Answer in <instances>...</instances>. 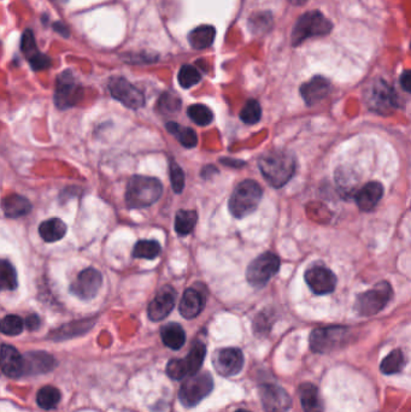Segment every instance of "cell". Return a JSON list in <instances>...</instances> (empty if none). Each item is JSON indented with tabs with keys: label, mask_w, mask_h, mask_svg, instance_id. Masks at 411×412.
I'll return each mask as SVG.
<instances>
[{
	"label": "cell",
	"mask_w": 411,
	"mask_h": 412,
	"mask_svg": "<svg viewBox=\"0 0 411 412\" xmlns=\"http://www.w3.org/2000/svg\"><path fill=\"white\" fill-rule=\"evenodd\" d=\"M262 175L274 188L285 186L296 172V159L292 154L281 150L265 152L258 159Z\"/></svg>",
	"instance_id": "6da1fadb"
},
{
	"label": "cell",
	"mask_w": 411,
	"mask_h": 412,
	"mask_svg": "<svg viewBox=\"0 0 411 412\" xmlns=\"http://www.w3.org/2000/svg\"><path fill=\"white\" fill-rule=\"evenodd\" d=\"M163 186L158 179L135 175L126 190V204L131 208H149L160 199Z\"/></svg>",
	"instance_id": "7a4b0ae2"
},
{
	"label": "cell",
	"mask_w": 411,
	"mask_h": 412,
	"mask_svg": "<svg viewBox=\"0 0 411 412\" xmlns=\"http://www.w3.org/2000/svg\"><path fill=\"white\" fill-rule=\"evenodd\" d=\"M262 195L263 190L256 181L245 180L240 182L229 199V211L235 218L246 217L258 208Z\"/></svg>",
	"instance_id": "3957f363"
},
{
	"label": "cell",
	"mask_w": 411,
	"mask_h": 412,
	"mask_svg": "<svg viewBox=\"0 0 411 412\" xmlns=\"http://www.w3.org/2000/svg\"><path fill=\"white\" fill-rule=\"evenodd\" d=\"M333 24L319 11H310L301 16L294 24L292 32V45L299 46L304 41L314 37H324L332 31Z\"/></svg>",
	"instance_id": "277c9868"
},
{
	"label": "cell",
	"mask_w": 411,
	"mask_h": 412,
	"mask_svg": "<svg viewBox=\"0 0 411 412\" xmlns=\"http://www.w3.org/2000/svg\"><path fill=\"white\" fill-rule=\"evenodd\" d=\"M392 287L389 282H379L371 290H367L357 297L355 308L361 316L368 318L376 315L381 310H384L385 306L389 304L392 298Z\"/></svg>",
	"instance_id": "5b68a950"
},
{
	"label": "cell",
	"mask_w": 411,
	"mask_h": 412,
	"mask_svg": "<svg viewBox=\"0 0 411 412\" xmlns=\"http://www.w3.org/2000/svg\"><path fill=\"white\" fill-rule=\"evenodd\" d=\"M350 336L346 327L334 326L317 328L310 336V347L316 354H329L343 347Z\"/></svg>",
	"instance_id": "8992f818"
},
{
	"label": "cell",
	"mask_w": 411,
	"mask_h": 412,
	"mask_svg": "<svg viewBox=\"0 0 411 412\" xmlns=\"http://www.w3.org/2000/svg\"><path fill=\"white\" fill-rule=\"evenodd\" d=\"M214 388V380L210 374L204 372L199 375L190 376V379L183 382L178 390V399L186 408H193L196 404L206 399Z\"/></svg>",
	"instance_id": "52a82bcc"
},
{
	"label": "cell",
	"mask_w": 411,
	"mask_h": 412,
	"mask_svg": "<svg viewBox=\"0 0 411 412\" xmlns=\"http://www.w3.org/2000/svg\"><path fill=\"white\" fill-rule=\"evenodd\" d=\"M206 356V345L196 343L190 354L183 359H173L167 365V374L173 380H183L186 376H192L199 372Z\"/></svg>",
	"instance_id": "ba28073f"
},
{
	"label": "cell",
	"mask_w": 411,
	"mask_h": 412,
	"mask_svg": "<svg viewBox=\"0 0 411 412\" xmlns=\"http://www.w3.org/2000/svg\"><path fill=\"white\" fill-rule=\"evenodd\" d=\"M83 88L70 70H65L57 77L55 104L60 110L70 109L81 101Z\"/></svg>",
	"instance_id": "9c48e42d"
},
{
	"label": "cell",
	"mask_w": 411,
	"mask_h": 412,
	"mask_svg": "<svg viewBox=\"0 0 411 412\" xmlns=\"http://www.w3.org/2000/svg\"><path fill=\"white\" fill-rule=\"evenodd\" d=\"M280 258L271 252H265L252 261L246 269V280L253 287H263L279 272Z\"/></svg>",
	"instance_id": "30bf717a"
},
{
	"label": "cell",
	"mask_w": 411,
	"mask_h": 412,
	"mask_svg": "<svg viewBox=\"0 0 411 412\" xmlns=\"http://www.w3.org/2000/svg\"><path fill=\"white\" fill-rule=\"evenodd\" d=\"M108 88L112 98L119 100V103H122L129 109H140L145 105V97L142 92L137 90V87L124 77H111L108 83Z\"/></svg>",
	"instance_id": "8fae6325"
},
{
	"label": "cell",
	"mask_w": 411,
	"mask_h": 412,
	"mask_svg": "<svg viewBox=\"0 0 411 412\" xmlns=\"http://www.w3.org/2000/svg\"><path fill=\"white\" fill-rule=\"evenodd\" d=\"M367 101L371 111L380 115H389L398 108L397 94L384 80H379L371 85L367 95Z\"/></svg>",
	"instance_id": "7c38bea8"
},
{
	"label": "cell",
	"mask_w": 411,
	"mask_h": 412,
	"mask_svg": "<svg viewBox=\"0 0 411 412\" xmlns=\"http://www.w3.org/2000/svg\"><path fill=\"white\" fill-rule=\"evenodd\" d=\"M103 285L101 272L94 267H87L78 274L70 286V292L81 300H91L98 295Z\"/></svg>",
	"instance_id": "4fadbf2b"
},
{
	"label": "cell",
	"mask_w": 411,
	"mask_h": 412,
	"mask_svg": "<svg viewBox=\"0 0 411 412\" xmlns=\"http://www.w3.org/2000/svg\"><path fill=\"white\" fill-rule=\"evenodd\" d=\"M304 279L315 295H329L337 287V277L330 269L324 265L309 267L304 274Z\"/></svg>",
	"instance_id": "5bb4252c"
},
{
	"label": "cell",
	"mask_w": 411,
	"mask_h": 412,
	"mask_svg": "<svg viewBox=\"0 0 411 412\" xmlns=\"http://www.w3.org/2000/svg\"><path fill=\"white\" fill-rule=\"evenodd\" d=\"M260 395L265 412H287L292 406V398L280 386L265 384L260 387Z\"/></svg>",
	"instance_id": "9a60e30c"
},
{
	"label": "cell",
	"mask_w": 411,
	"mask_h": 412,
	"mask_svg": "<svg viewBox=\"0 0 411 412\" xmlns=\"http://www.w3.org/2000/svg\"><path fill=\"white\" fill-rule=\"evenodd\" d=\"M212 363L219 375L235 376L242 372L245 358L242 349L228 347L216 351Z\"/></svg>",
	"instance_id": "2e32d148"
},
{
	"label": "cell",
	"mask_w": 411,
	"mask_h": 412,
	"mask_svg": "<svg viewBox=\"0 0 411 412\" xmlns=\"http://www.w3.org/2000/svg\"><path fill=\"white\" fill-rule=\"evenodd\" d=\"M176 303V290L171 286L162 287L147 308L149 318L153 322L165 320L171 311Z\"/></svg>",
	"instance_id": "e0dca14e"
},
{
	"label": "cell",
	"mask_w": 411,
	"mask_h": 412,
	"mask_svg": "<svg viewBox=\"0 0 411 412\" xmlns=\"http://www.w3.org/2000/svg\"><path fill=\"white\" fill-rule=\"evenodd\" d=\"M206 304V295L199 287H191L185 290L178 311L183 315V318L187 320L196 318L199 313L204 310Z\"/></svg>",
	"instance_id": "ac0fdd59"
},
{
	"label": "cell",
	"mask_w": 411,
	"mask_h": 412,
	"mask_svg": "<svg viewBox=\"0 0 411 412\" xmlns=\"http://www.w3.org/2000/svg\"><path fill=\"white\" fill-rule=\"evenodd\" d=\"M56 367V359L51 354L35 351L23 356V375L45 374Z\"/></svg>",
	"instance_id": "d6986e66"
},
{
	"label": "cell",
	"mask_w": 411,
	"mask_h": 412,
	"mask_svg": "<svg viewBox=\"0 0 411 412\" xmlns=\"http://www.w3.org/2000/svg\"><path fill=\"white\" fill-rule=\"evenodd\" d=\"M0 368L1 372L9 377L23 375V356L14 346L1 345L0 347Z\"/></svg>",
	"instance_id": "ffe728a7"
},
{
	"label": "cell",
	"mask_w": 411,
	"mask_h": 412,
	"mask_svg": "<svg viewBox=\"0 0 411 412\" xmlns=\"http://www.w3.org/2000/svg\"><path fill=\"white\" fill-rule=\"evenodd\" d=\"M330 92V83L322 76H315L301 87V95L306 104L311 106L325 99Z\"/></svg>",
	"instance_id": "44dd1931"
},
{
	"label": "cell",
	"mask_w": 411,
	"mask_h": 412,
	"mask_svg": "<svg viewBox=\"0 0 411 412\" xmlns=\"http://www.w3.org/2000/svg\"><path fill=\"white\" fill-rule=\"evenodd\" d=\"M384 195V186L378 181L368 182L356 195V203L362 211H370L378 205Z\"/></svg>",
	"instance_id": "7402d4cb"
},
{
	"label": "cell",
	"mask_w": 411,
	"mask_h": 412,
	"mask_svg": "<svg viewBox=\"0 0 411 412\" xmlns=\"http://www.w3.org/2000/svg\"><path fill=\"white\" fill-rule=\"evenodd\" d=\"M1 210L6 217L19 218L26 216L32 211L31 201L19 195H9L1 200Z\"/></svg>",
	"instance_id": "603a6c76"
},
{
	"label": "cell",
	"mask_w": 411,
	"mask_h": 412,
	"mask_svg": "<svg viewBox=\"0 0 411 412\" xmlns=\"http://www.w3.org/2000/svg\"><path fill=\"white\" fill-rule=\"evenodd\" d=\"M299 399L304 412H324V402L320 390L312 384H302L299 386Z\"/></svg>",
	"instance_id": "cb8c5ba5"
},
{
	"label": "cell",
	"mask_w": 411,
	"mask_h": 412,
	"mask_svg": "<svg viewBox=\"0 0 411 412\" xmlns=\"http://www.w3.org/2000/svg\"><path fill=\"white\" fill-rule=\"evenodd\" d=\"M67 224L60 218H50L39 226V234L46 242L62 240L67 234Z\"/></svg>",
	"instance_id": "d4e9b609"
},
{
	"label": "cell",
	"mask_w": 411,
	"mask_h": 412,
	"mask_svg": "<svg viewBox=\"0 0 411 412\" xmlns=\"http://www.w3.org/2000/svg\"><path fill=\"white\" fill-rule=\"evenodd\" d=\"M216 29L212 26H199L188 34V42L194 50H206L215 40Z\"/></svg>",
	"instance_id": "484cf974"
},
{
	"label": "cell",
	"mask_w": 411,
	"mask_h": 412,
	"mask_svg": "<svg viewBox=\"0 0 411 412\" xmlns=\"http://www.w3.org/2000/svg\"><path fill=\"white\" fill-rule=\"evenodd\" d=\"M163 344L171 349H180L186 343V333L178 323H168L160 329Z\"/></svg>",
	"instance_id": "4316f807"
},
{
	"label": "cell",
	"mask_w": 411,
	"mask_h": 412,
	"mask_svg": "<svg viewBox=\"0 0 411 412\" xmlns=\"http://www.w3.org/2000/svg\"><path fill=\"white\" fill-rule=\"evenodd\" d=\"M167 129L170 134H173L180 141L181 145L187 147V149H192L198 144L196 133L191 128L183 127L176 122H168L167 123Z\"/></svg>",
	"instance_id": "83f0119b"
},
{
	"label": "cell",
	"mask_w": 411,
	"mask_h": 412,
	"mask_svg": "<svg viewBox=\"0 0 411 412\" xmlns=\"http://www.w3.org/2000/svg\"><path fill=\"white\" fill-rule=\"evenodd\" d=\"M198 215L194 210H178L175 217V231L180 236H188L194 229Z\"/></svg>",
	"instance_id": "f1b7e54d"
},
{
	"label": "cell",
	"mask_w": 411,
	"mask_h": 412,
	"mask_svg": "<svg viewBox=\"0 0 411 412\" xmlns=\"http://www.w3.org/2000/svg\"><path fill=\"white\" fill-rule=\"evenodd\" d=\"M407 364V359L402 349H394L380 364V370L385 375H393L402 372Z\"/></svg>",
	"instance_id": "f546056e"
},
{
	"label": "cell",
	"mask_w": 411,
	"mask_h": 412,
	"mask_svg": "<svg viewBox=\"0 0 411 412\" xmlns=\"http://www.w3.org/2000/svg\"><path fill=\"white\" fill-rule=\"evenodd\" d=\"M17 286L19 279L14 265L6 259H0V292L16 290Z\"/></svg>",
	"instance_id": "4dcf8cb0"
},
{
	"label": "cell",
	"mask_w": 411,
	"mask_h": 412,
	"mask_svg": "<svg viewBox=\"0 0 411 412\" xmlns=\"http://www.w3.org/2000/svg\"><path fill=\"white\" fill-rule=\"evenodd\" d=\"M162 251L160 242L156 240L137 241L133 249V257L135 258L155 259Z\"/></svg>",
	"instance_id": "1f68e13d"
},
{
	"label": "cell",
	"mask_w": 411,
	"mask_h": 412,
	"mask_svg": "<svg viewBox=\"0 0 411 412\" xmlns=\"http://www.w3.org/2000/svg\"><path fill=\"white\" fill-rule=\"evenodd\" d=\"M60 402V392L53 386H45L37 392V403L44 410L55 409Z\"/></svg>",
	"instance_id": "d6a6232c"
},
{
	"label": "cell",
	"mask_w": 411,
	"mask_h": 412,
	"mask_svg": "<svg viewBox=\"0 0 411 412\" xmlns=\"http://www.w3.org/2000/svg\"><path fill=\"white\" fill-rule=\"evenodd\" d=\"M187 115L193 122L201 127L210 124L214 120V113L211 111L210 108L203 104L191 105L187 109Z\"/></svg>",
	"instance_id": "836d02e7"
},
{
	"label": "cell",
	"mask_w": 411,
	"mask_h": 412,
	"mask_svg": "<svg viewBox=\"0 0 411 412\" xmlns=\"http://www.w3.org/2000/svg\"><path fill=\"white\" fill-rule=\"evenodd\" d=\"M24 328V321L16 315H8L0 321V333L5 336H19Z\"/></svg>",
	"instance_id": "e575fe53"
},
{
	"label": "cell",
	"mask_w": 411,
	"mask_h": 412,
	"mask_svg": "<svg viewBox=\"0 0 411 412\" xmlns=\"http://www.w3.org/2000/svg\"><path fill=\"white\" fill-rule=\"evenodd\" d=\"M262 117V108L260 103L255 99L247 100L242 111H240V120L246 124H255L260 122Z\"/></svg>",
	"instance_id": "d590c367"
},
{
	"label": "cell",
	"mask_w": 411,
	"mask_h": 412,
	"mask_svg": "<svg viewBox=\"0 0 411 412\" xmlns=\"http://www.w3.org/2000/svg\"><path fill=\"white\" fill-rule=\"evenodd\" d=\"M178 80L180 86L187 90V88L196 86V83L201 81V75L196 67L183 65V68L180 69V72H178Z\"/></svg>",
	"instance_id": "8d00e7d4"
},
{
	"label": "cell",
	"mask_w": 411,
	"mask_h": 412,
	"mask_svg": "<svg viewBox=\"0 0 411 412\" xmlns=\"http://www.w3.org/2000/svg\"><path fill=\"white\" fill-rule=\"evenodd\" d=\"M181 108V99L173 93H163L157 103V110L163 115L178 113Z\"/></svg>",
	"instance_id": "74e56055"
},
{
	"label": "cell",
	"mask_w": 411,
	"mask_h": 412,
	"mask_svg": "<svg viewBox=\"0 0 411 412\" xmlns=\"http://www.w3.org/2000/svg\"><path fill=\"white\" fill-rule=\"evenodd\" d=\"M21 50H22L23 55L27 57L28 60L34 57V56L39 53V50L37 47V41L34 37V33L31 29L24 31L22 34V39H21Z\"/></svg>",
	"instance_id": "f35d334b"
},
{
	"label": "cell",
	"mask_w": 411,
	"mask_h": 412,
	"mask_svg": "<svg viewBox=\"0 0 411 412\" xmlns=\"http://www.w3.org/2000/svg\"><path fill=\"white\" fill-rule=\"evenodd\" d=\"M170 182L175 193H181L185 187V172L181 167L175 162H170L169 165Z\"/></svg>",
	"instance_id": "ab89813d"
},
{
	"label": "cell",
	"mask_w": 411,
	"mask_h": 412,
	"mask_svg": "<svg viewBox=\"0 0 411 412\" xmlns=\"http://www.w3.org/2000/svg\"><path fill=\"white\" fill-rule=\"evenodd\" d=\"M271 16L268 13H262V14H256L252 16L250 19V28L253 32L260 33L265 32L268 28L271 27Z\"/></svg>",
	"instance_id": "60d3db41"
},
{
	"label": "cell",
	"mask_w": 411,
	"mask_h": 412,
	"mask_svg": "<svg viewBox=\"0 0 411 412\" xmlns=\"http://www.w3.org/2000/svg\"><path fill=\"white\" fill-rule=\"evenodd\" d=\"M29 63L32 67L33 70L35 72H40V70H45V69L50 68L51 59L50 57L44 55L42 52H39L37 55L29 59Z\"/></svg>",
	"instance_id": "b9f144b4"
},
{
	"label": "cell",
	"mask_w": 411,
	"mask_h": 412,
	"mask_svg": "<svg viewBox=\"0 0 411 412\" xmlns=\"http://www.w3.org/2000/svg\"><path fill=\"white\" fill-rule=\"evenodd\" d=\"M24 326L27 327L29 331H37V329H39V327H40V318H39V316L35 315V313L29 315V316L26 318V321H24Z\"/></svg>",
	"instance_id": "7bdbcfd3"
},
{
	"label": "cell",
	"mask_w": 411,
	"mask_h": 412,
	"mask_svg": "<svg viewBox=\"0 0 411 412\" xmlns=\"http://www.w3.org/2000/svg\"><path fill=\"white\" fill-rule=\"evenodd\" d=\"M401 86L405 92H410V72L405 70L401 76Z\"/></svg>",
	"instance_id": "ee69618b"
},
{
	"label": "cell",
	"mask_w": 411,
	"mask_h": 412,
	"mask_svg": "<svg viewBox=\"0 0 411 412\" xmlns=\"http://www.w3.org/2000/svg\"><path fill=\"white\" fill-rule=\"evenodd\" d=\"M53 29H55L56 32L60 33L62 37L68 38L70 35V32H69V28L63 24L62 22H55L53 23Z\"/></svg>",
	"instance_id": "f6af8a7d"
},
{
	"label": "cell",
	"mask_w": 411,
	"mask_h": 412,
	"mask_svg": "<svg viewBox=\"0 0 411 412\" xmlns=\"http://www.w3.org/2000/svg\"><path fill=\"white\" fill-rule=\"evenodd\" d=\"M221 162L224 165H233L234 168H239L240 165H244V162H240V160H234V159H221Z\"/></svg>",
	"instance_id": "bcb514c9"
},
{
	"label": "cell",
	"mask_w": 411,
	"mask_h": 412,
	"mask_svg": "<svg viewBox=\"0 0 411 412\" xmlns=\"http://www.w3.org/2000/svg\"><path fill=\"white\" fill-rule=\"evenodd\" d=\"M293 5H303L305 4L306 0H291Z\"/></svg>",
	"instance_id": "7dc6e473"
},
{
	"label": "cell",
	"mask_w": 411,
	"mask_h": 412,
	"mask_svg": "<svg viewBox=\"0 0 411 412\" xmlns=\"http://www.w3.org/2000/svg\"><path fill=\"white\" fill-rule=\"evenodd\" d=\"M235 412H250V411H247V410H244V409H240V410H238V411H235Z\"/></svg>",
	"instance_id": "c3c4849f"
}]
</instances>
